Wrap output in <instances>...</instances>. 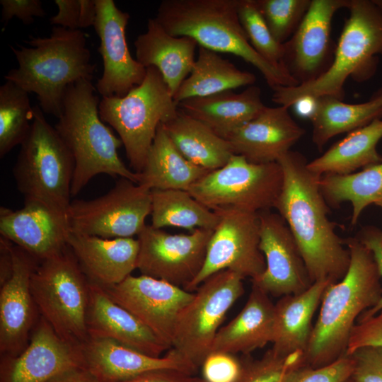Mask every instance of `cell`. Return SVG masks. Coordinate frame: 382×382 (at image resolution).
<instances>
[{"label": "cell", "instance_id": "17", "mask_svg": "<svg viewBox=\"0 0 382 382\" xmlns=\"http://www.w3.org/2000/svg\"><path fill=\"white\" fill-rule=\"evenodd\" d=\"M94 28L100 38L103 71L96 88L103 97H122L141 84L146 68L134 59L126 41V28L130 16L119 9L113 0H95Z\"/></svg>", "mask_w": 382, "mask_h": 382}, {"label": "cell", "instance_id": "36", "mask_svg": "<svg viewBox=\"0 0 382 382\" xmlns=\"http://www.w3.org/2000/svg\"><path fill=\"white\" fill-rule=\"evenodd\" d=\"M151 216V225L156 228L177 227L190 231H214L219 221L216 212L182 190H152Z\"/></svg>", "mask_w": 382, "mask_h": 382}, {"label": "cell", "instance_id": "10", "mask_svg": "<svg viewBox=\"0 0 382 382\" xmlns=\"http://www.w3.org/2000/svg\"><path fill=\"white\" fill-rule=\"evenodd\" d=\"M243 280L228 270L211 275L179 314L168 352L183 362L189 374L194 375L211 353L227 312L244 293Z\"/></svg>", "mask_w": 382, "mask_h": 382}, {"label": "cell", "instance_id": "23", "mask_svg": "<svg viewBox=\"0 0 382 382\" xmlns=\"http://www.w3.org/2000/svg\"><path fill=\"white\" fill-rule=\"evenodd\" d=\"M67 244L90 283L115 286L137 269L139 242L134 238H103L70 231Z\"/></svg>", "mask_w": 382, "mask_h": 382}, {"label": "cell", "instance_id": "14", "mask_svg": "<svg viewBox=\"0 0 382 382\" xmlns=\"http://www.w3.org/2000/svg\"><path fill=\"white\" fill-rule=\"evenodd\" d=\"M212 233L198 228L187 234H171L146 225L137 238V269L143 275L185 289L204 265Z\"/></svg>", "mask_w": 382, "mask_h": 382}, {"label": "cell", "instance_id": "32", "mask_svg": "<svg viewBox=\"0 0 382 382\" xmlns=\"http://www.w3.org/2000/svg\"><path fill=\"white\" fill-rule=\"evenodd\" d=\"M173 144L191 163L209 170L224 166L234 154L229 142L210 127L178 109L163 124Z\"/></svg>", "mask_w": 382, "mask_h": 382}, {"label": "cell", "instance_id": "39", "mask_svg": "<svg viewBox=\"0 0 382 382\" xmlns=\"http://www.w3.org/2000/svg\"><path fill=\"white\" fill-rule=\"evenodd\" d=\"M311 0H255L273 37L281 44L293 35Z\"/></svg>", "mask_w": 382, "mask_h": 382}, {"label": "cell", "instance_id": "51", "mask_svg": "<svg viewBox=\"0 0 382 382\" xmlns=\"http://www.w3.org/2000/svg\"><path fill=\"white\" fill-rule=\"evenodd\" d=\"M382 105V87L380 88L370 98Z\"/></svg>", "mask_w": 382, "mask_h": 382}, {"label": "cell", "instance_id": "16", "mask_svg": "<svg viewBox=\"0 0 382 382\" xmlns=\"http://www.w3.org/2000/svg\"><path fill=\"white\" fill-rule=\"evenodd\" d=\"M260 249L265 260V270L252 279L269 296L297 294L313 284L303 257L289 228L278 214L265 210L258 213Z\"/></svg>", "mask_w": 382, "mask_h": 382}, {"label": "cell", "instance_id": "44", "mask_svg": "<svg viewBox=\"0 0 382 382\" xmlns=\"http://www.w3.org/2000/svg\"><path fill=\"white\" fill-rule=\"evenodd\" d=\"M365 347L382 349V310L373 316L357 320L350 335L346 355Z\"/></svg>", "mask_w": 382, "mask_h": 382}, {"label": "cell", "instance_id": "49", "mask_svg": "<svg viewBox=\"0 0 382 382\" xmlns=\"http://www.w3.org/2000/svg\"><path fill=\"white\" fill-rule=\"evenodd\" d=\"M13 243L0 236V282L4 283L11 275L13 270L12 247Z\"/></svg>", "mask_w": 382, "mask_h": 382}, {"label": "cell", "instance_id": "35", "mask_svg": "<svg viewBox=\"0 0 382 382\" xmlns=\"http://www.w3.org/2000/svg\"><path fill=\"white\" fill-rule=\"evenodd\" d=\"M320 188L331 207L352 204L351 225L354 226L364 209L382 198V162L350 174L323 175Z\"/></svg>", "mask_w": 382, "mask_h": 382}, {"label": "cell", "instance_id": "1", "mask_svg": "<svg viewBox=\"0 0 382 382\" xmlns=\"http://www.w3.org/2000/svg\"><path fill=\"white\" fill-rule=\"evenodd\" d=\"M277 163L283 185L274 208L294 237L312 283L341 280L350 255L328 216L329 207L320 188L321 176L308 168L306 157L298 151H289Z\"/></svg>", "mask_w": 382, "mask_h": 382}, {"label": "cell", "instance_id": "43", "mask_svg": "<svg viewBox=\"0 0 382 382\" xmlns=\"http://www.w3.org/2000/svg\"><path fill=\"white\" fill-rule=\"evenodd\" d=\"M236 354L212 352L201 369L205 382H239L244 371V359Z\"/></svg>", "mask_w": 382, "mask_h": 382}, {"label": "cell", "instance_id": "45", "mask_svg": "<svg viewBox=\"0 0 382 382\" xmlns=\"http://www.w3.org/2000/svg\"><path fill=\"white\" fill-rule=\"evenodd\" d=\"M354 360L352 378L356 382H382V349L365 347L350 354Z\"/></svg>", "mask_w": 382, "mask_h": 382}, {"label": "cell", "instance_id": "4", "mask_svg": "<svg viewBox=\"0 0 382 382\" xmlns=\"http://www.w3.org/2000/svg\"><path fill=\"white\" fill-rule=\"evenodd\" d=\"M92 81L69 86L54 128L74 161L71 195H78L98 174L119 176L139 184V173L122 162L117 150L122 142L101 120Z\"/></svg>", "mask_w": 382, "mask_h": 382}, {"label": "cell", "instance_id": "27", "mask_svg": "<svg viewBox=\"0 0 382 382\" xmlns=\"http://www.w3.org/2000/svg\"><path fill=\"white\" fill-rule=\"evenodd\" d=\"M274 321V304L270 296L252 285L243 308L218 331L212 352L248 355L272 342Z\"/></svg>", "mask_w": 382, "mask_h": 382}, {"label": "cell", "instance_id": "46", "mask_svg": "<svg viewBox=\"0 0 382 382\" xmlns=\"http://www.w3.org/2000/svg\"><path fill=\"white\" fill-rule=\"evenodd\" d=\"M2 30L13 17L20 19L24 24L34 22L35 17H44L46 13L40 0H1Z\"/></svg>", "mask_w": 382, "mask_h": 382}, {"label": "cell", "instance_id": "7", "mask_svg": "<svg viewBox=\"0 0 382 382\" xmlns=\"http://www.w3.org/2000/svg\"><path fill=\"white\" fill-rule=\"evenodd\" d=\"M30 130L21 144L13 174L24 199L37 200L67 216L74 158L39 105Z\"/></svg>", "mask_w": 382, "mask_h": 382}, {"label": "cell", "instance_id": "33", "mask_svg": "<svg viewBox=\"0 0 382 382\" xmlns=\"http://www.w3.org/2000/svg\"><path fill=\"white\" fill-rule=\"evenodd\" d=\"M256 78L242 71L218 52L199 46L198 55L189 76L173 96L175 101L204 97L252 86Z\"/></svg>", "mask_w": 382, "mask_h": 382}, {"label": "cell", "instance_id": "25", "mask_svg": "<svg viewBox=\"0 0 382 382\" xmlns=\"http://www.w3.org/2000/svg\"><path fill=\"white\" fill-rule=\"evenodd\" d=\"M81 346L85 368L100 382H120L146 371L162 369L189 374L183 362L169 352L164 356L151 357L102 337H88Z\"/></svg>", "mask_w": 382, "mask_h": 382}, {"label": "cell", "instance_id": "12", "mask_svg": "<svg viewBox=\"0 0 382 382\" xmlns=\"http://www.w3.org/2000/svg\"><path fill=\"white\" fill-rule=\"evenodd\" d=\"M151 212V190L120 178L106 194L71 201L67 212L71 231L103 238H133L145 228Z\"/></svg>", "mask_w": 382, "mask_h": 382}, {"label": "cell", "instance_id": "22", "mask_svg": "<svg viewBox=\"0 0 382 382\" xmlns=\"http://www.w3.org/2000/svg\"><path fill=\"white\" fill-rule=\"evenodd\" d=\"M305 132L291 116L289 108L266 106L226 139L234 154L251 163L264 164L277 162Z\"/></svg>", "mask_w": 382, "mask_h": 382}, {"label": "cell", "instance_id": "5", "mask_svg": "<svg viewBox=\"0 0 382 382\" xmlns=\"http://www.w3.org/2000/svg\"><path fill=\"white\" fill-rule=\"evenodd\" d=\"M347 19L333 59L316 79L295 86L272 89V100L289 108L303 98L331 96L342 99L344 85L352 77L358 82L371 78L382 54V5L380 0H349Z\"/></svg>", "mask_w": 382, "mask_h": 382}, {"label": "cell", "instance_id": "38", "mask_svg": "<svg viewBox=\"0 0 382 382\" xmlns=\"http://www.w3.org/2000/svg\"><path fill=\"white\" fill-rule=\"evenodd\" d=\"M238 13L254 50L274 66L287 71L283 66L284 45L272 35L255 0H238Z\"/></svg>", "mask_w": 382, "mask_h": 382}, {"label": "cell", "instance_id": "47", "mask_svg": "<svg viewBox=\"0 0 382 382\" xmlns=\"http://www.w3.org/2000/svg\"><path fill=\"white\" fill-rule=\"evenodd\" d=\"M120 382H205L202 378L197 377L172 369H155L140 374Z\"/></svg>", "mask_w": 382, "mask_h": 382}, {"label": "cell", "instance_id": "3", "mask_svg": "<svg viewBox=\"0 0 382 382\" xmlns=\"http://www.w3.org/2000/svg\"><path fill=\"white\" fill-rule=\"evenodd\" d=\"M86 37L81 30L54 26L50 37H30L29 47L11 46L18 66L4 79L36 94L42 112L59 118L68 87L92 81L96 71Z\"/></svg>", "mask_w": 382, "mask_h": 382}, {"label": "cell", "instance_id": "24", "mask_svg": "<svg viewBox=\"0 0 382 382\" xmlns=\"http://www.w3.org/2000/svg\"><path fill=\"white\" fill-rule=\"evenodd\" d=\"M86 327L90 337L108 338L151 357L168 347L137 317L90 283Z\"/></svg>", "mask_w": 382, "mask_h": 382}, {"label": "cell", "instance_id": "30", "mask_svg": "<svg viewBox=\"0 0 382 382\" xmlns=\"http://www.w3.org/2000/svg\"><path fill=\"white\" fill-rule=\"evenodd\" d=\"M210 171L185 158L173 144L161 123L139 173V184L151 190L188 191L194 183Z\"/></svg>", "mask_w": 382, "mask_h": 382}, {"label": "cell", "instance_id": "19", "mask_svg": "<svg viewBox=\"0 0 382 382\" xmlns=\"http://www.w3.org/2000/svg\"><path fill=\"white\" fill-rule=\"evenodd\" d=\"M349 0H311L299 27L284 45L283 66L299 84L316 79L328 68L332 18Z\"/></svg>", "mask_w": 382, "mask_h": 382}, {"label": "cell", "instance_id": "8", "mask_svg": "<svg viewBox=\"0 0 382 382\" xmlns=\"http://www.w3.org/2000/svg\"><path fill=\"white\" fill-rule=\"evenodd\" d=\"M99 115L117 132L129 166L140 173L160 124L172 120L178 103L159 71L146 68L143 82L122 97H103Z\"/></svg>", "mask_w": 382, "mask_h": 382}, {"label": "cell", "instance_id": "26", "mask_svg": "<svg viewBox=\"0 0 382 382\" xmlns=\"http://www.w3.org/2000/svg\"><path fill=\"white\" fill-rule=\"evenodd\" d=\"M197 45L195 39L172 35L149 18L146 31L134 41L136 59L146 68H156L173 96L192 71Z\"/></svg>", "mask_w": 382, "mask_h": 382}, {"label": "cell", "instance_id": "29", "mask_svg": "<svg viewBox=\"0 0 382 382\" xmlns=\"http://www.w3.org/2000/svg\"><path fill=\"white\" fill-rule=\"evenodd\" d=\"M330 284L325 280L316 282L301 293L282 296L274 304L271 349L276 354H305L313 328V317Z\"/></svg>", "mask_w": 382, "mask_h": 382}, {"label": "cell", "instance_id": "2", "mask_svg": "<svg viewBox=\"0 0 382 382\" xmlns=\"http://www.w3.org/2000/svg\"><path fill=\"white\" fill-rule=\"evenodd\" d=\"M350 262L344 277L330 284L305 352V364L321 367L346 355L356 320L382 296L381 276L372 252L358 238L345 240Z\"/></svg>", "mask_w": 382, "mask_h": 382}, {"label": "cell", "instance_id": "54", "mask_svg": "<svg viewBox=\"0 0 382 382\" xmlns=\"http://www.w3.org/2000/svg\"><path fill=\"white\" fill-rule=\"evenodd\" d=\"M379 240H380L381 245L382 246V232L381 231L379 232Z\"/></svg>", "mask_w": 382, "mask_h": 382}, {"label": "cell", "instance_id": "34", "mask_svg": "<svg viewBox=\"0 0 382 382\" xmlns=\"http://www.w3.org/2000/svg\"><path fill=\"white\" fill-rule=\"evenodd\" d=\"M382 117V105L370 99L362 103H347L331 96L315 98L309 118L313 126L312 141L319 149L332 137L364 127Z\"/></svg>", "mask_w": 382, "mask_h": 382}, {"label": "cell", "instance_id": "15", "mask_svg": "<svg viewBox=\"0 0 382 382\" xmlns=\"http://www.w3.org/2000/svg\"><path fill=\"white\" fill-rule=\"evenodd\" d=\"M104 290L115 302L151 330L168 349L172 345L178 316L194 296V292L143 274H131L121 283Z\"/></svg>", "mask_w": 382, "mask_h": 382}, {"label": "cell", "instance_id": "53", "mask_svg": "<svg viewBox=\"0 0 382 382\" xmlns=\"http://www.w3.org/2000/svg\"><path fill=\"white\" fill-rule=\"evenodd\" d=\"M345 382H356V381L351 376L347 380H346Z\"/></svg>", "mask_w": 382, "mask_h": 382}, {"label": "cell", "instance_id": "20", "mask_svg": "<svg viewBox=\"0 0 382 382\" xmlns=\"http://www.w3.org/2000/svg\"><path fill=\"white\" fill-rule=\"evenodd\" d=\"M13 270L0 289L1 357H16L27 347L36 324L37 308L30 290V279L38 262L13 245Z\"/></svg>", "mask_w": 382, "mask_h": 382}, {"label": "cell", "instance_id": "31", "mask_svg": "<svg viewBox=\"0 0 382 382\" xmlns=\"http://www.w3.org/2000/svg\"><path fill=\"white\" fill-rule=\"evenodd\" d=\"M381 139L382 119L377 118L349 132L321 156L308 162V168L319 176L347 175L380 163L382 156L377 144Z\"/></svg>", "mask_w": 382, "mask_h": 382}, {"label": "cell", "instance_id": "6", "mask_svg": "<svg viewBox=\"0 0 382 382\" xmlns=\"http://www.w3.org/2000/svg\"><path fill=\"white\" fill-rule=\"evenodd\" d=\"M238 4V0H163L155 18L172 35L187 36L200 47L241 57L260 71L272 89L299 85L254 50L241 24Z\"/></svg>", "mask_w": 382, "mask_h": 382}, {"label": "cell", "instance_id": "21", "mask_svg": "<svg viewBox=\"0 0 382 382\" xmlns=\"http://www.w3.org/2000/svg\"><path fill=\"white\" fill-rule=\"evenodd\" d=\"M67 216L37 200L24 199L23 207L0 208V233L38 262L67 246Z\"/></svg>", "mask_w": 382, "mask_h": 382}, {"label": "cell", "instance_id": "11", "mask_svg": "<svg viewBox=\"0 0 382 382\" xmlns=\"http://www.w3.org/2000/svg\"><path fill=\"white\" fill-rule=\"evenodd\" d=\"M283 185L277 163H253L233 154L221 168L194 183L189 192L213 212L259 213L274 207Z\"/></svg>", "mask_w": 382, "mask_h": 382}, {"label": "cell", "instance_id": "37", "mask_svg": "<svg viewBox=\"0 0 382 382\" xmlns=\"http://www.w3.org/2000/svg\"><path fill=\"white\" fill-rule=\"evenodd\" d=\"M34 119L28 93L6 81L0 87V157L27 137Z\"/></svg>", "mask_w": 382, "mask_h": 382}, {"label": "cell", "instance_id": "9", "mask_svg": "<svg viewBox=\"0 0 382 382\" xmlns=\"http://www.w3.org/2000/svg\"><path fill=\"white\" fill-rule=\"evenodd\" d=\"M30 290L40 316L61 338L79 345L88 338L90 282L68 245L38 262L31 276Z\"/></svg>", "mask_w": 382, "mask_h": 382}, {"label": "cell", "instance_id": "50", "mask_svg": "<svg viewBox=\"0 0 382 382\" xmlns=\"http://www.w3.org/2000/svg\"><path fill=\"white\" fill-rule=\"evenodd\" d=\"M47 382H100L85 367H75L65 370Z\"/></svg>", "mask_w": 382, "mask_h": 382}, {"label": "cell", "instance_id": "28", "mask_svg": "<svg viewBox=\"0 0 382 382\" xmlns=\"http://www.w3.org/2000/svg\"><path fill=\"white\" fill-rule=\"evenodd\" d=\"M178 107L226 139L236 129L258 115L266 106L262 101L260 87L252 85L241 93L226 91L185 99L179 102Z\"/></svg>", "mask_w": 382, "mask_h": 382}, {"label": "cell", "instance_id": "48", "mask_svg": "<svg viewBox=\"0 0 382 382\" xmlns=\"http://www.w3.org/2000/svg\"><path fill=\"white\" fill-rule=\"evenodd\" d=\"M379 232L380 231L374 228H366L361 231L358 238L372 252L382 277V246L379 240ZM381 310H382V296L376 305L364 311L358 319L373 316Z\"/></svg>", "mask_w": 382, "mask_h": 382}, {"label": "cell", "instance_id": "40", "mask_svg": "<svg viewBox=\"0 0 382 382\" xmlns=\"http://www.w3.org/2000/svg\"><path fill=\"white\" fill-rule=\"evenodd\" d=\"M245 356L244 371L239 382H282L290 370L305 364L303 352L281 356L270 349L259 359Z\"/></svg>", "mask_w": 382, "mask_h": 382}, {"label": "cell", "instance_id": "41", "mask_svg": "<svg viewBox=\"0 0 382 382\" xmlns=\"http://www.w3.org/2000/svg\"><path fill=\"white\" fill-rule=\"evenodd\" d=\"M354 360L344 355L336 361L321 367L303 364L290 370L282 382H345L352 376Z\"/></svg>", "mask_w": 382, "mask_h": 382}, {"label": "cell", "instance_id": "42", "mask_svg": "<svg viewBox=\"0 0 382 382\" xmlns=\"http://www.w3.org/2000/svg\"><path fill=\"white\" fill-rule=\"evenodd\" d=\"M58 12L50 19V24L71 30L94 25L96 18L95 0H55Z\"/></svg>", "mask_w": 382, "mask_h": 382}, {"label": "cell", "instance_id": "52", "mask_svg": "<svg viewBox=\"0 0 382 382\" xmlns=\"http://www.w3.org/2000/svg\"><path fill=\"white\" fill-rule=\"evenodd\" d=\"M376 205L378 206L380 208L382 209V198H381L379 200H378L376 203Z\"/></svg>", "mask_w": 382, "mask_h": 382}, {"label": "cell", "instance_id": "13", "mask_svg": "<svg viewBox=\"0 0 382 382\" xmlns=\"http://www.w3.org/2000/svg\"><path fill=\"white\" fill-rule=\"evenodd\" d=\"M216 213L219 221L208 243L204 265L185 289L188 291H195L206 279L222 270L252 280L265 270L260 249L258 213L233 210Z\"/></svg>", "mask_w": 382, "mask_h": 382}, {"label": "cell", "instance_id": "18", "mask_svg": "<svg viewBox=\"0 0 382 382\" xmlns=\"http://www.w3.org/2000/svg\"><path fill=\"white\" fill-rule=\"evenodd\" d=\"M81 345L61 338L40 316L25 349L16 357H1L0 382H47L65 370L85 367Z\"/></svg>", "mask_w": 382, "mask_h": 382}]
</instances>
